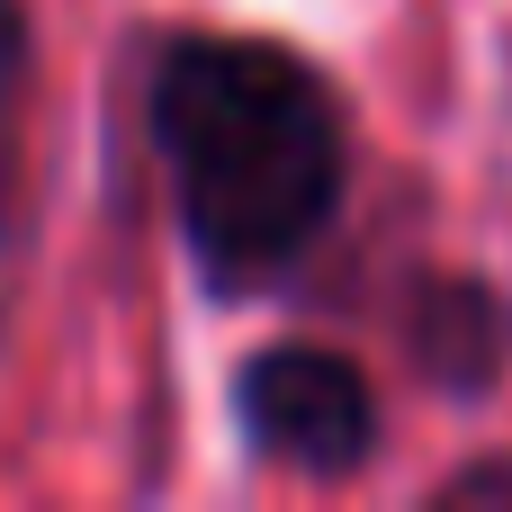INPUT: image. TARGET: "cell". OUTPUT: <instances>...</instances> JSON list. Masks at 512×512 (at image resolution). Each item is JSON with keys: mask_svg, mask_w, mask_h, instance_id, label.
<instances>
[{"mask_svg": "<svg viewBox=\"0 0 512 512\" xmlns=\"http://www.w3.org/2000/svg\"><path fill=\"white\" fill-rule=\"evenodd\" d=\"M504 342H512V324H504V306H495L477 279H459V288H423L414 351H423L432 378H450V387H486V369L504 360Z\"/></svg>", "mask_w": 512, "mask_h": 512, "instance_id": "cell-3", "label": "cell"}, {"mask_svg": "<svg viewBox=\"0 0 512 512\" xmlns=\"http://www.w3.org/2000/svg\"><path fill=\"white\" fill-rule=\"evenodd\" d=\"M27 117H36V36H27V9L0 0V279L27 216Z\"/></svg>", "mask_w": 512, "mask_h": 512, "instance_id": "cell-4", "label": "cell"}, {"mask_svg": "<svg viewBox=\"0 0 512 512\" xmlns=\"http://www.w3.org/2000/svg\"><path fill=\"white\" fill-rule=\"evenodd\" d=\"M153 135L207 288L288 279L342 207L351 135L315 63L261 36H180L153 63Z\"/></svg>", "mask_w": 512, "mask_h": 512, "instance_id": "cell-1", "label": "cell"}, {"mask_svg": "<svg viewBox=\"0 0 512 512\" xmlns=\"http://www.w3.org/2000/svg\"><path fill=\"white\" fill-rule=\"evenodd\" d=\"M234 414L252 432L261 459L297 468V477H351L378 450V396L342 351L315 342H270L243 360L234 378Z\"/></svg>", "mask_w": 512, "mask_h": 512, "instance_id": "cell-2", "label": "cell"}]
</instances>
